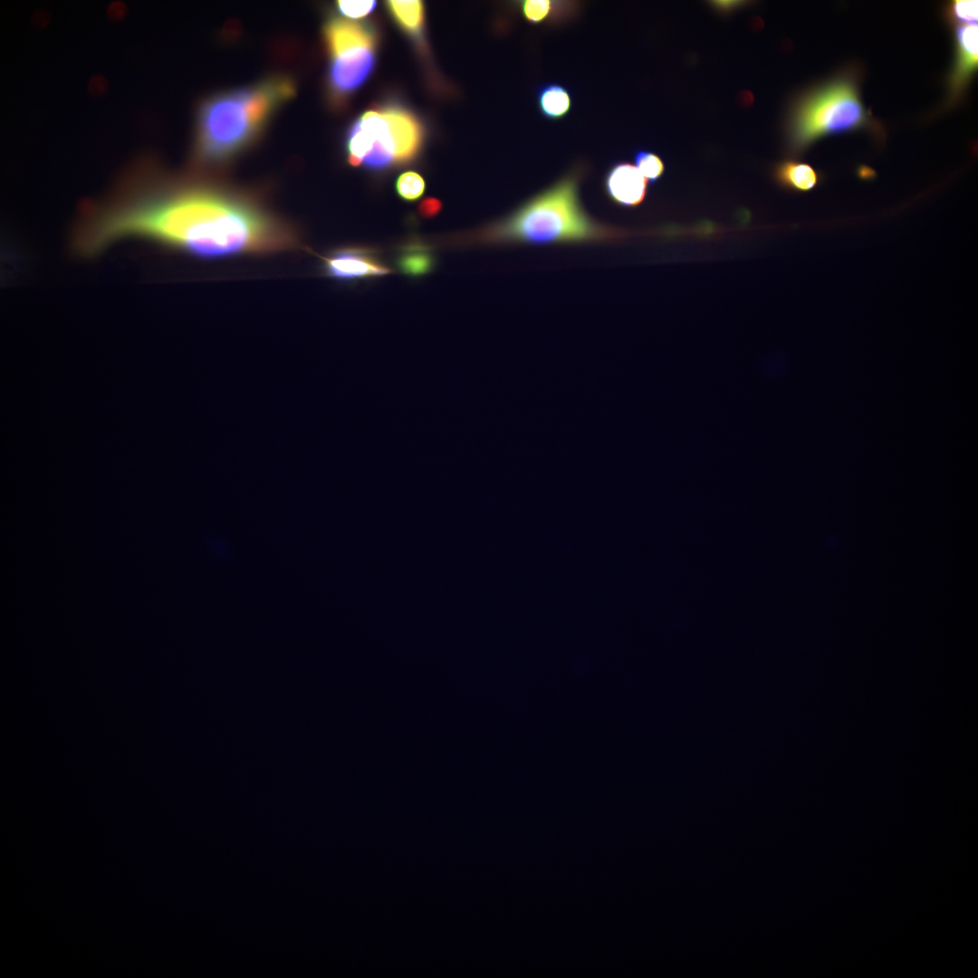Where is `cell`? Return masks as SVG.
<instances>
[{
  "label": "cell",
  "instance_id": "9a60e30c",
  "mask_svg": "<svg viewBox=\"0 0 978 978\" xmlns=\"http://www.w3.org/2000/svg\"><path fill=\"white\" fill-rule=\"evenodd\" d=\"M634 160L639 173L651 184L659 180L665 171L663 160L653 152L638 150L634 155Z\"/></svg>",
  "mask_w": 978,
  "mask_h": 978
},
{
  "label": "cell",
  "instance_id": "4fadbf2b",
  "mask_svg": "<svg viewBox=\"0 0 978 978\" xmlns=\"http://www.w3.org/2000/svg\"><path fill=\"white\" fill-rule=\"evenodd\" d=\"M536 99L542 115L553 120L564 118L572 105L570 93L559 83L541 85L536 91Z\"/></svg>",
  "mask_w": 978,
  "mask_h": 978
},
{
  "label": "cell",
  "instance_id": "30bf717a",
  "mask_svg": "<svg viewBox=\"0 0 978 978\" xmlns=\"http://www.w3.org/2000/svg\"><path fill=\"white\" fill-rule=\"evenodd\" d=\"M323 43L328 56L355 46L377 47L378 36L369 24L331 17L322 30Z\"/></svg>",
  "mask_w": 978,
  "mask_h": 978
},
{
  "label": "cell",
  "instance_id": "3957f363",
  "mask_svg": "<svg viewBox=\"0 0 978 978\" xmlns=\"http://www.w3.org/2000/svg\"><path fill=\"white\" fill-rule=\"evenodd\" d=\"M581 171L578 168L570 172L474 237L485 244L539 245L599 242L624 236V232L600 224L586 212L580 199Z\"/></svg>",
  "mask_w": 978,
  "mask_h": 978
},
{
  "label": "cell",
  "instance_id": "ba28073f",
  "mask_svg": "<svg viewBox=\"0 0 978 978\" xmlns=\"http://www.w3.org/2000/svg\"><path fill=\"white\" fill-rule=\"evenodd\" d=\"M954 62L947 84L951 103L957 101L961 98L977 71V24L956 25L954 28Z\"/></svg>",
  "mask_w": 978,
  "mask_h": 978
},
{
  "label": "cell",
  "instance_id": "9c48e42d",
  "mask_svg": "<svg viewBox=\"0 0 978 978\" xmlns=\"http://www.w3.org/2000/svg\"><path fill=\"white\" fill-rule=\"evenodd\" d=\"M604 190L610 201L623 207H636L646 198L647 181L628 162L610 166L604 177Z\"/></svg>",
  "mask_w": 978,
  "mask_h": 978
},
{
  "label": "cell",
  "instance_id": "8fae6325",
  "mask_svg": "<svg viewBox=\"0 0 978 978\" xmlns=\"http://www.w3.org/2000/svg\"><path fill=\"white\" fill-rule=\"evenodd\" d=\"M776 182L794 192H809L820 182V174L810 165L794 160H784L773 169Z\"/></svg>",
  "mask_w": 978,
  "mask_h": 978
},
{
  "label": "cell",
  "instance_id": "277c9868",
  "mask_svg": "<svg viewBox=\"0 0 978 978\" xmlns=\"http://www.w3.org/2000/svg\"><path fill=\"white\" fill-rule=\"evenodd\" d=\"M861 129L881 135L879 123L862 101L858 72L849 69L795 103L788 123L789 149L800 154L820 138Z\"/></svg>",
  "mask_w": 978,
  "mask_h": 978
},
{
  "label": "cell",
  "instance_id": "ffe728a7",
  "mask_svg": "<svg viewBox=\"0 0 978 978\" xmlns=\"http://www.w3.org/2000/svg\"><path fill=\"white\" fill-rule=\"evenodd\" d=\"M441 208L442 203L440 200L434 197H427L419 204L418 213L425 218H431L437 215Z\"/></svg>",
  "mask_w": 978,
  "mask_h": 978
},
{
  "label": "cell",
  "instance_id": "ac0fdd59",
  "mask_svg": "<svg viewBox=\"0 0 978 978\" xmlns=\"http://www.w3.org/2000/svg\"><path fill=\"white\" fill-rule=\"evenodd\" d=\"M554 4L550 0H524L521 4L523 18L531 24H540L549 18Z\"/></svg>",
  "mask_w": 978,
  "mask_h": 978
},
{
  "label": "cell",
  "instance_id": "6da1fadb",
  "mask_svg": "<svg viewBox=\"0 0 978 978\" xmlns=\"http://www.w3.org/2000/svg\"><path fill=\"white\" fill-rule=\"evenodd\" d=\"M152 185L85 209L72 237L76 254L91 257L127 238L206 260L302 246L296 226L249 193L206 183Z\"/></svg>",
  "mask_w": 978,
  "mask_h": 978
},
{
  "label": "cell",
  "instance_id": "e0dca14e",
  "mask_svg": "<svg viewBox=\"0 0 978 978\" xmlns=\"http://www.w3.org/2000/svg\"><path fill=\"white\" fill-rule=\"evenodd\" d=\"M426 188L424 178L415 171L402 173L396 181V191L399 197L407 201L419 198Z\"/></svg>",
  "mask_w": 978,
  "mask_h": 978
},
{
  "label": "cell",
  "instance_id": "7a4b0ae2",
  "mask_svg": "<svg viewBox=\"0 0 978 978\" xmlns=\"http://www.w3.org/2000/svg\"><path fill=\"white\" fill-rule=\"evenodd\" d=\"M295 91L292 77L277 74L208 97L197 117L196 163L215 168L235 159L258 139Z\"/></svg>",
  "mask_w": 978,
  "mask_h": 978
},
{
  "label": "cell",
  "instance_id": "5bb4252c",
  "mask_svg": "<svg viewBox=\"0 0 978 978\" xmlns=\"http://www.w3.org/2000/svg\"><path fill=\"white\" fill-rule=\"evenodd\" d=\"M398 269L411 276H419L429 273L435 264L431 251L422 244H409L398 256Z\"/></svg>",
  "mask_w": 978,
  "mask_h": 978
},
{
  "label": "cell",
  "instance_id": "5b68a950",
  "mask_svg": "<svg viewBox=\"0 0 978 978\" xmlns=\"http://www.w3.org/2000/svg\"><path fill=\"white\" fill-rule=\"evenodd\" d=\"M417 142L412 118L398 103H388L366 110L350 125L346 159L352 167L385 170L411 162Z\"/></svg>",
  "mask_w": 978,
  "mask_h": 978
},
{
  "label": "cell",
  "instance_id": "44dd1931",
  "mask_svg": "<svg viewBox=\"0 0 978 978\" xmlns=\"http://www.w3.org/2000/svg\"><path fill=\"white\" fill-rule=\"evenodd\" d=\"M873 176H874V170H872L871 168H868V167H865V166L858 168V177L860 178H865V179L872 178Z\"/></svg>",
  "mask_w": 978,
  "mask_h": 978
},
{
  "label": "cell",
  "instance_id": "8992f818",
  "mask_svg": "<svg viewBox=\"0 0 978 978\" xmlns=\"http://www.w3.org/2000/svg\"><path fill=\"white\" fill-rule=\"evenodd\" d=\"M326 78L331 103L340 106L369 79L376 64V47L355 46L329 56Z\"/></svg>",
  "mask_w": 978,
  "mask_h": 978
},
{
  "label": "cell",
  "instance_id": "2e32d148",
  "mask_svg": "<svg viewBox=\"0 0 978 978\" xmlns=\"http://www.w3.org/2000/svg\"><path fill=\"white\" fill-rule=\"evenodd\" d=\"M977 1L956 0L946 7L945 14L948 21L954 25L977 24L978 17Z\"/></svg>",
  "mask_w": 978,
  "mask_h": 978
},
{
  "label": "cell",
  "instance_id": "52a82bcc",
  "mask_svg": "<svg viewBox=\"0 0 978 978\" xmlns=\"http://www.w3.org/2000/svg\"><path fill=\"white\" fill-rule=\"evenodd\" d=\"M320 258L323 274L337 281L379 277L391 272L374 251L362 246L339 247Z\"/></svg>",
  "mask_w": 978,
  "mask_h": 978
},
{
  "label": "cell",
  "instance_id": "7c38bea8",
  "mask_svg": "<svg viewBox=\"0 0 978 978\" xmlns=\"http://www.w3.org/2000/svg\"><path fill=\"white\" fill-rule=\"evenodd\" d=\"M388 10L398 25L419 44L423 42L425 8L420 1H388Z\"/></svg>",
  "mask_w": 978,
  "mask_h": 978
},
{
  "label": "cell",
  "instance_id": "d6986e66",
  "mask_svg": "<svg viewBox=\"0 0 978 978\" xmlns=\"http://www.w3.org/2000/svg\"><path fill=\"white\" fill-rule=\"evenodd\" d=\"M336 5L343 16L358 19L369 15L375 9L377 3L375 1H338Z\"/></svg>",
  "mask_w": 978,
  "mask_h": 978
}]
</instances>
